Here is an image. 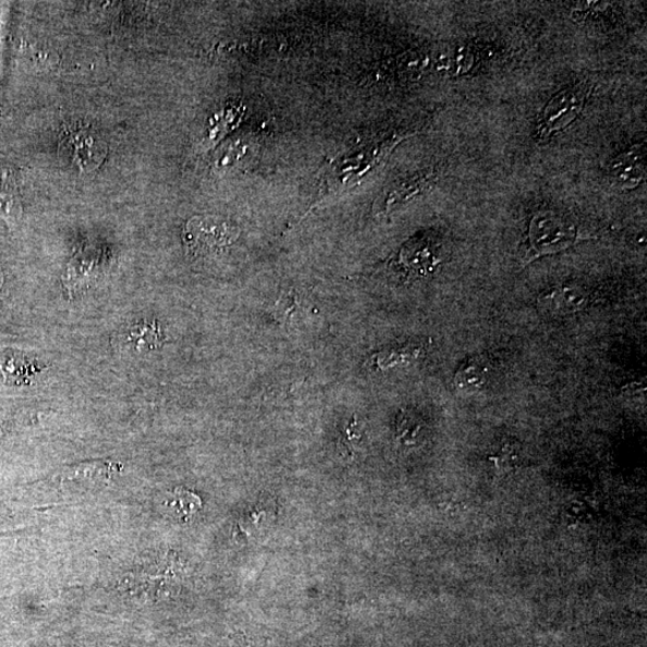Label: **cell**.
Returning <instances> with one entry per match:
<instances>
[{
  "label": "cell",
  "mask_w": 647,
  "mask_h": 647,
  "mask_svg": "<svg viewBox=\"0 0 647 647\" xmlns=\"http://www.w3.org/2000/svg\"><path fill=\"white\" fill-rule=\"evenodd\" d=\"M578 228L554 212H541L532 218L529 240L535 257L564 251L580 240Z\"/></svg>",
  "instance_id": "obj_2"
},
{
  "label": "cell",
  "mask_w": 647,
  "mask_h": 647,
  "mask_svg": "<svg viewBox=\"0 0 647 647\" xmlns=\"http://www.w3.org/2000/svg\"><path fill=\"white\" fill-rule=\"evenodd\" d=\"M124 345L132 351L141 354L163 348L166 337L160 324L156 321H141L125 330Z\"/></svg>",
  "instance_id": "obj_10"
},
{
  "label": "cell",
  "mask_w": 647,
  "mask_h": 647,
  "mask_svg": "<svg viewBox=\"0 0 647 647\" xmlns=\"http://www.w3.org/2000/svg\"><path fill=\"white\" fill-rule=\"evenodd\" d=\"M422 351L421 347L415 346L393 348L375 354L372 360L378 369L386 371L419 359Z\"/></svg>",
  "instance_id": "obj_13"
},
{
  "label": "cell",
  "mask_w": 647,
  "mask_h": 647,
  "mask_svg": "<svg viewBox=\"0 0 647 647\" xmlns=\"http://www.w3.org/2000/svg\"><path fill=\"white\" fill-rule=\"evenodd\" d=\"M591 91L592 83L582 81L558 93L544 108L540 124L537 127V136L540 140H548L573 123L582 113Z\"/></svg>",
  "instance_id": "obj_3"
},
{
  "label": "cell",
  "mask_w": 647,
  "mask_h": 647,
  "mask_svg": "<svg viewBox=\"0 0 647 647\" xmlns=\"http://www.w3.org/2000/svg\"><path fill=\"white\" fill-rule=\"evenodd\" d=\"M239 235V228L228 219L202 215L189 219L182 230V240L190 257L209 259L227 251Z\"/></svg>",
  "instance_id": "obj_1"
},
{
  "label": "cell",
  "mask_w": 647,
  "mask_h": 647,
  "mask_svg": "<svg viewBox=\"0 0 647 647\" xmlns=\"http://www.w3.org/2000/svg\"><path fill=\"white\" fill-rule=\"evenodd\" d=\"M439 65L451 75L462 76L471 70L474 65V53L470 48L464 45L447 48L439 58Z\"/></svg>",
  "instance_id": "obj_12"
},
{
  "label": "cell",
  "mask_w": 647,
  "mask_h": 647,
  "mask_svg": "<svg viewBox=\"0 0 647 647\" xmlns=\"http://www.w3.org/2000/svg\"><path fill=\"white\" fill-rule=\"evenodd\" d=\"M590 300L588 290L577 284L556 286L542 292L540 308L549 313L571 314L583 310Z\"/></svg>",
  "instance_id": "obj_7"
},
{
  "label": "cell",
  "mask_w": 647,
  "mask_h": 647,
  "mask_svg": "<svg viewBox=\"0 0 647 647\" xmlns=\"http://www.w3.org/2000/svg\"><path fill=\"white\" fill-rule=\"evenodd\" d=\"M121 469L123 466L112 460L84 462L60 469L52 481L68 492L92 491L111 482Z\"/></svg>",
  "instance_id": "obj_5"
},
{
  "label": "cell",
  "mask_w": 647,
  "mask_h": 647,
  "mask_svg": "<svg viewBox=\"0 0 647 647\" xmlns=\"http://www.w3.org/2000/svg\"><path fill=\"white\" fill-rule=\"evenodd\" d=\"M493 366L484 356H474L464 361L455 375V386L460 393H475L491 380Z\"/></svg>",
  "instance_id": "obj_9"
},
{
  "label": "cell",
  "mask_w": 647,
  "mask_h": 647,
  "mask_svg": "<svg viewBox=\"0 0 647 647\" xmlns=\"http://www.w3.org/2000/svg\"><path fill=\"white\" fill-rule=\"evenodd\" d=\"M645 146L637 144L620 154L609 166V176L622 190L636 189L646 175Z\"/></svg>",
  "instance_id": "obj_6"
},
{
  "label": "cell",
  "mask_w": 647,
  "mask_h": 647,
  "mask_svg": "<svg viewBox=\"0 0 647 647\" xmlns=\"http://www.w3.org/2000/svg\"><path fill=\"white\" fill-rule=\"evenodd\" d=\"M107 145L93 130L72 127L65 130L59 144V155L73 169L91 173L105 160Z\"/></svg>",
  "instance_id": "obj_4"
},
{
  "label": "cell",
  "mask_w": 647,
  "mask_h": 647,
  "mask_svg": "<svg viewBox=\"0 0 647 647\" xmlns=\"http://www.w3.org/2000/svg\"><path fill=\"white\" fill-rule=\"evenodd\" d=\"M22 207L16 181L8 170L0 169V217L9 227H14L21 217Z\"/></svg>",
  "instance_id": "obj_11"
},
{
  "label": "cell",
  "mask_w": 647,
  "mask_h": 647,
  "mask_svg": "<svg viewBox=\"0 0 647 647\" xmlns=\"http://www.w3.org/2000/svg\"><path fill=\"white\" fill-rule=\"evenodd\" d=\"M34 360L16 351L0 354V376L11 386L28 385L36 373L41 372Z\"/></svg>",
  "instance_id": "obj_8"
}]
</instances>
